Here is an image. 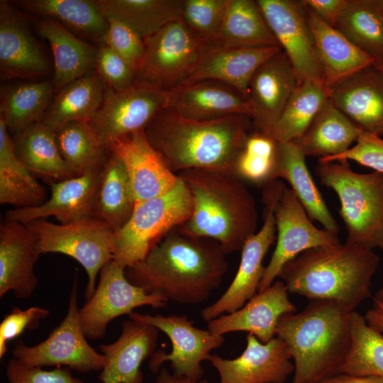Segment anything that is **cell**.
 Here are the masks:
<instances>
[{
    "label": "cell",
    "instance_id": "9a60e30c",
    "mask_svg": "<svg viewBox=\"0 0 383 383\" xmlns=\"http://www.w3.org/2000/svg\"><path fill=\"white\" fill-rule=\"evenodd\" d=\"M167 101V90L145 82L136 80L120 91L106 87L101 105L89 124L107 146L115 139L145 129L166 108Z\"/></svg>",
    "mask_w": 383,
    "mask_h": 383
},
{
    "label": "cell",
    "instance_id": "f907efd6",
    "mask_svg": "<svg viewBox=\"0 0 383 383\" xmlns=\"http://www.w3.org/2000/svg\"><path fill=\"white\" fill-rule=\"evenodd\" d=\"M342 160L355 161L373 169L374 171L383 172V138L361 131L355 145L349 150L331 158L318 160V162L325 163Z\"/></svg>",
    "mask_w": 383,
    "mask_h": 383
},
{
    "label": "cell",
    "instance_id": "7dc6e473",
    "mask_svg": "<svg viewBox=\"0 0 383 383\" xmlns=\"http://www.w3.org/2000/svg\"><path fill=\"white\" fill-rule=\"evenodd\" d=\"M94 68L105 86L116 91L126 89L136 81L135 72L104 45L97 48Z\"/></svg>",
    "mask_w": 383,
    "mask_h": 383
},
{
    "label": "cell",
    "instance_id": "6da1fadb",
    "mask_svg": "<svg viewBox=\"0 0 383 383\" xmlns=\"http://www.w3.org/2000/svg\"><path fill=\"white\" fill-rule=\"evenodd\" d=\"M226 255L216 241L176 228L125 273L130 282L148 293L159 294L167 301L196 305L221 284L228 268Z\"/></svg>",
    "mask_w": 383,
    "mask_h": 383
},
{
    "label": "cell",
    "instance_id": "8d00e7d4",
    "mask_svg": "<svg viewBox=\"0 0 383 383\" xmlns=\"http://www.w3.org/2000/svg\"><path fill=\"white\" fill-rule=\"evenodd\" d=\"M103 15L133 28L145 40L181 16L182 0H96Z\"/></svg>",
    "mask_w": 383,
    "mask_h": 383
},
{
    "label": "cell",
    "instance_id": "e0dca14e",
    "mask_svg": "<svg viewBox=\"0 0 383 383\" xmlns=\"http://www.w3.org/2000/svg\"><path fill=\"white\" fill-rule=\"evenodd\" d=\"M299 84L296 72L282 50L259 67L250 81L247 94L253 131L271 135Z\"/></svg>",
    "mask_w": 383,
    "mask_h": 383
},
{
    "label": "cell",
    "instance_id": "836d02e7",
    "mask_svg": "<svg viewBox=\"0 0 383 383\" xmlns=\"http://www.w3.org/2000/svg\"><path fill=\"white\" fill-rule=\"evenodd\" d=\"M209 44L223 48H280L257 1L252 0H228L221 28Z\"/></svg>",
    "mask_w": 383,
    "mask_h": 383
},
{
    "label": "cell",
    "instance_id": "db71d44e",
    "mask_svg": "<svg viewBox=\"0 0 383 383\" xmlns=\"http://www.w3.org/2000/svg\"><path fill=\"white\" fill-rule=\"evenodd\" d=\"M155 383H209L204 379L194 380L190 378L170 373L166 368H161L157 374Z\"/></svg>",
    "mask_w": 383,
    "mask_h": 383
},
{
    "label": "cell",
    "instance_id": "44dd1931",
    "mask_svg": "<svg viewBox=\"0 0 383 383\" xmlns=\"http://www.w3.org/2000/svg\"><path fill=\"white\" fill-rule=\"evenodd\" d=\"M159 330L133 319L124 320L118 339L99 349L105 363L98 378L101 383H142L140 366L155 352Z\"/></svg>",
    "mask_w": 383,
    "mask_h": 383
},
{
    "label": "cell",
    "instance_id": "1f68e13d",
    "mask_svg": "<svg viewBox=\"0 0 383 383\" xmlns=\"http://www.w3.org/2000/svg\"><path fill=\"white\" fill-rule=\"evenodd\" d=\"M105 87L96 72L73 80L58 90L41 121L55 132L70 122L89 123L101 105Z\"/></svg>",
    "mask_w": 383,
    "mask_h": 383
},
{
    "label": "cell",
    "instance_id": "2e32d148",
    "mask_svg": "<svg viewBox=\"0 0 383 383\" xmlns=\"http://www.w3.org/2000/svg\"><path fill=\"white\" fill-rule=\"evenodd\" d=\"M257 2L279 45L292 62L299 82L311 80L323 84L322 67L301 1Z\"/></svg>",
    "mask_w": 383,
    "mask_h": 383
},
{
    "label": "cell",
    "instance_id": "4dcf8cb0",
    "mask_svg": "<svg viewBox=\"0 0 383 383\" xmlns=\"http://www.w3.org/2000/svg\"><path fill=\"white\" fill-rule=\"evenodd\" d=\"M15 152L30 173L50 182L76 177L60 152L55 132L42 121L16 135Z\"/></svg>",
    "mask_w": 383,
    "mask_h": 383
},
{
    "label": "cell",
    "instance_id": "680465c9",
    "mask_svg": "<svg viewBox=\"0 0 383 383\" xmlns=\"http://www.w3.org/2000/svg\"><path fill=\"white\" fill-rule=\"evenodd\" d=\"M379 1L380 11H381L382 16H383V0H379Z\"/></svg>",
    "mask_w": 383,
    "mask_h": 383
},
{
    "label": "cell",
    "instance_id": "c3c4849f",
    "mask_svg": "<svg viewBox=\"0 0 383 383\" xmlns=\"http://www.w3.org/2000/svg\"><path fill=\"white\" fill-rule=\"evenodd\" d=\"M50 311L40 306H31L22 310L13 306L0 323V358L7 351V343L21 335L26 331L38 328L42 319L46 318Z\"/></svg>",
    "mask_w": 383,
    "mask_h": 383
},
{
    "label": "cell",
    "instance_id": "3957f363",
    "mask_svg": "<svg viewBox=\"0 0 383 383\" xmlns=\"http://www.w3.org/2000/svg\"><path fill=\"white\" fill-rule=\"evenodd\" d=\"M379 265L373 250L345 242L304 251L285 264L278 277L289 293L333 301L352 312L371 296Z\"/></svg>",
    "mask_w": 383,
    "mask_h": 383
},
{
    "label": "cell",
    "instance_id": "ffe728a7",
    "mask_svg": "<svg viewBox=\"0 0 383 383\" xmlns=\"http://www.w3.org/2000/svg\"><path fill=\"white\" fill-rule=\"evenodd\" d=\"M288 294L282 281L274 282L264 291L258 292L238 310L209 321L207 329L221 335L245 331L266 343L274 338L279 318L296 311Z\"/></svg>",
    "mask_w": 383,
    "mask_h": 383
},
{
    "label": "cell",
    "instance_id": "f546056e",
    "mask_svg": "<svg viewBox=\"0 0 383 383\" xmlns=\"http://www.w3.org/2000/svg\"><path fill=\"white\" fill-rule=\"evenodd\" d=\"M361 131L328 99L304 134L293 143L306 157L326 160L349 150Z\"/></svg>",
    "mask_w": 383,
    "mask_h": 383
},
{
    "label": "cell",
    "instance_id": "b9f144b4",
    "mask_svg": "<svg viewBox=\"0 0 383 383\" xmlns=\"http://www.w3.org/2000/svg\"><path fill=\"white\" fill-rule=\"evenodd\" d=\"M15 3L30 12L52 18L101 40L108 28V21L95 1L23 0Z\"/></svg>",
    "mask_w": 383,
    "mask_h": 383
},
{
    "label": "cell",
    "instance_id": "30bf717a",
    "mask_svg": "<svg viewBox=\"0 0 383 383\" xmlns=\"http://www.w3.org/2000/svg\"><path fill=\"white\" fill-rule=\"evenodd\" d=\"M145 52L136 80L170 90L193 73L208 43L193 33L181 17L144 40Z\"/></svg>",
    "mask_w": 383,
    "mask_h": 383
},
{
    "label": "cell",
    "instance_id": "11a10c76",
    "mask_svg": "<svg viewBox=\"0 0 383 383\" xmlns=\"http://www.w3.org/2000/svg\"><path fill=\"white\" fill-rule=\"evenodd\" d=\"M365 318L368 325L382 333H383V311L381 309L372 308L368 310Z\"/></svg>",
    "mask_w": 383,
    "mask_h": 383
},
{
    "label": "cell",
    "instance_id": "603a6c76",
    "mask_svg": "<svg viewBox=\"0 0 383 383\" xmlns=\"http://www.w3.org/2000/svg\"><path fill=\"white\" fill-rule=\"evenodd\" d=\"M40 253L35 234L20 222L0 226V297L12 291L18 299L30 297L38 284L34 266Z\"/></svg>",
    "mask_w": 383,
    "mask_h": 383
},
{
    "label": "cell",
    "instance_id": "ba28073f",
    "mask_svg": "<svg viewBox=\"0 0 383 383\" xmlns=\"http://www.w3.org/2000/svg\"><path fill=\"white\" fill-rule=\"evenodd\" d=\"M24 224L35 234L40 255L64 254L84 268L87 274L84 296L88 301L96 289L99 272L113 257L111 228L94 216L65 224H55L45 218Z\"/></svg>",
    "mask_w": 383,
    "mask_h": 383
},
{
    "label": "cell",
    "instance_id": "f6af8a7d",
    "mask_svg": "<svg viewBox=\"0 0 383 383\" xmlns=\"http://www.w3.org/2000/svg\"><path fill=\"white\" fill-rule=\"evenodd\" d=\"M228 0H182L181 18L201 39L209 43L218 34Z\"/></svg>",
    "mask_w": 383,
    "mask_h": 383
},
{
    "label": "cell",
    "instance_id": "f5cc1de1",
    "mask_svg": "<svg viewBox=\"0 0 383 383\" xmlns=\"http://www.w3.org/2000/svg\"><path fill=\"white\" fill-rule=\"evenodd\" d=\"M318 383H383V377L340 373L326 378Z\"/></svg>",
    "mask_w": 383,
    "mask_h": 383
},
{
    "label": "cell",
    "instance_id": "bcb514c9",
    "mask_svg": "<svg viewBox=\"0 0 383 383\" xmlns=\"http://www.w3.org/2000/svg\"><path fill=\"white\" fill-rule=\"evenodd\" d=\"M108 28L103 37V45L121 57L136 73L139 71L145 52L143 38L125 23L107 18Z\"/></svg>",
    "mask_w": 383,
    "mask_h": 383
},
{
    "label": "cell",
    "instance_id": "f35d334b",
    "mask_svg": "<svg viewBox=\"0 0 383 383\" xmlns=\"http://www.w3.org/2000/svg\"><path fill=\"white\" fill-rule=\"evenodd\" d=\"M54 90L52 82L16 84L1 89L0 116L9 131L17 135L40 121Z\"/></svg>",
    "mask_w": 383,
    "mask_h": 383
},
{
    "label": "cell",
    "instance_id": "5b68a950",
    "mask_svg": "<svg viewBox=\"0 0 383 383\" xmlns=\"http://www.w3.org/2000/svg\"><path fill=\"white\" fill-rule=\"evenodd\" d=\"M350 313L333 301L311 300L301 312L279 318L276 335L294 360L292 383H318L338 374L350 344Z\"/></svg>",
    "mask_w": 383,
    "mask_h": 383
},
{
    "label": "cell",
    "instance_id": "681fc988",
    "mask_svg": "<svg viewBox=\"0 0 383 383\" xmlns=\"http://www.w3.org/2000/svg\"><path fill=\"white\" fill-rule=\"evenodd\" d=\"M6 377L8 383H85L74 377L68 367L46 370L26 365L13 357L7 362Z\"/></svg>",
    "mask_w": 383,
    "mask_h": 383
},
{
    "label": "cell",
    "instance_id": "74e56055",
    "mask_svg": "<svg viewBox=\"0 0 383 383\" xmlns=\"http://www.w3.org/2000/svg\"><path fill=\"white\" fill-rule=\"evenodd\" d=\"M333 27L377 63H383V16L379 0H348Z\"/></svg>",
    "mask_w": 383,
    "mask_h": 383
},
{
    "label": "cell",
    "instance_id": "7bdbcfd3",
    "mask_svg": "<svg viewBox=\"0 0 383 383\" xmlns=\"http://www.w3.org/2000/svg\"><path fill=\"white\" fill-rule=\"evenodd\" d=\"M340 373L383 377V335L355 311L350 315V344Z\"/></svg>",
    "mask_w": 383,
    "mask_h": 383
},
{
    "label": "cell",
    "instance_id": "ac0fdd59",
    "mask_svg": "<svg viewBox=\"0 0 383 383\" xmlns=\"http://www.w3.org/2000/svg\"><path fill=\"white\" fill-rule=\"evenodd\" d=\"M292 360L280 338L263 343L250 333L246 336L245 349L236 358L216 354L209 358L219 374V383H284L294 371Z\"/></svg>",
    "mask_w": 383,
    "mask_h": 383
},
{
    "label": "cell",
    "instance_id": "5bb4252c",
    "mask_svg": "<svg viewBox=\"0 0 383 383\" xmlns=\"http://www.w3.org/2000/svg\"><path fill=\"white\" fill-rule=\"evenodd\" d=\"M277 244L259 285L268 288L289 260L309 249L338 244V236L319 229L311 222L292 190L283 183L274 209Z\"/></svg>",
    "mask_w": 383,
    "mask_h": 383
},
{
    "label": "cell",
    "instance_id": "ab89813d",
    "mask_svg": "<svg viewBox=\"0 0 383 383\" xmlns=\"http://www.w3.org/2000/svg\"><path fill=\"white\" fill-rule=\"evenodd\" d=\"M60 152L75 176L100 171L110 150L87 122H70L55 132Z\"/></svg>",
    "mask_w": 383,
    "mask_h": 383
},
{
    "label": "cell",
    "instance_id": "816d5d0a",
    "mask_svg": "<svg viewBox=\"0 0 383 383\" xmlns=\"http://www.w3.org/2000/svg\"><path fill=\"white\" fill-rule=\"evenodd\" d=\"M348 0H301L306 9L313 12L326 23L333 26Z\"/></svg>",
    "mask_w": 383,
    "mask_h": 383
},
{
    "label": "cell",
    "instance_id": "9c48e42d",
    "mask_svg": "<svg viewBox=\"0 0 383 383\" xmlns=\"http://www.w3.org/2000/svg\"><path fill=\"white\" fill-rule=\"evenodd\" d=\"M77 277L70 294L68 309L60 324L41 343L28 346L17 341L12 357L32 367L65 366L79 372L101 371L105 357L87 342L80 322Z\"/></svg>",
    "mask_w": 383,
    "mask_h": 383
},
{
    "label": "cell",
    "instance_id": "4316f807",
    "mask_svg": "<svg viewBox=\"0 0 383 383\" xmlns=\"http://www.w3.org/2000/svg\"><path fill=\"white\" fill-rule=\"evenodd\" d=\"M277 46L223 48L208 43L197 67L184 82L214 80L238 90L246 99L250 81L259 67L281 51Z\"/></svg>",
    "mask_w": 383,
    "mask_h": 383
},
{
    "label": "cell",
    "instance_id": "8992f818",
    "mask_svg": "<svg viewBox=\"0 0 383 383\" xmlns=\"http://www.w3.org/2000/svg\"><path fill=\"white\" fill-rule=\"evenodd\" d=\"M315 171L339 199L345 243L383 250V172L357 173L345 160L318 162Z\"/></svg>",
    "mask_w": 383,
    "mask_h": 383
},
{
    "label": "cell",
    "instance_id": "83f0119b",
    "mask_svg": "<svg viewBox=\"0 0 383 383\" xmlns=\"http://www.w3.org/2000/svg\"><path fill=\"white\" fill-rule=\"evenodd\" d=\"M305 9L322 67L323 84L328 89L377 63L375 59L353 45L333 26Z\"/></svg>",
    "mask_w": 383,
    "mask_h": 383
},
{
    "label": "cell",
    "instance_id": "7402d4cb",
    "mask_svg": "<svg viewBox=\"0 0 383 383\" xmlns=\"http://www.w3.org/2000/svg\"><path fill=\"white\" fill-rule=\"evenodd\" d=\"M165 109L195 120L251 115L247 99L238 90L214 80L187 82L168 90Z\"/></svg>",
    "mask_w": 383,
    "mask_h": 383
},
{
    "label": "cell",
    "instance_id": "e575fe53",
    "mask_svg": "<svg viewBox=\"0 0 383 383\" xmlns=\"http://www.w3.org/2000/svg\"><path fill=\"white\" fill-rule=\"evenodd\" d=\"M135 201L125 166L110 152L101 170L94 205V216L116 232L129 220Z\"/></svg>",
    "mask_w": 383,
    "mask_h": 383
},
{
    "label": "cell",
    "instance_id": "4fadbf2b",
    "mask_svg": "<svg viewBox=\"0 0 383 383\" xmlns=\"http://www.w3.org/2000/svg\"><path fill=\"white\" fill-rule=\"evenodd\" d=\"M128 317L154 326L171 341L170 353L159 350L151 356L149 368L155 373L158 372L162 363L168 361L173 374L194 380L201 379L204 375L201 362L209 360L211 352L221 347L225 340L223 335L194 326V322L184 315L162 316L132 312Z\"/></svg>",
    "mask_w": 383,
    "mask_h": 383
},
{
    "label": "cell",
    "instance_id": "ee69618b",
    "mask_svg": "<svg viewBox=\"0 0 383 383\" xmlns=\"http://www.w3.org/2000/svg\"><path fill=\"white\" fill-rule=\"evenodd\" d=\"M277 142L270 135L252 131L235 165V175L265 187L275 181Z\"/></svg>",
    "mask_w": 383,
    "mask_h": 383
},
{
    "label": "cell",
    "instance_id": "cb8c5ba5",
    "mask_svg": "<svg viewBox=\"0 0 383 383\" xmlns=\"http://www.w3.org/2000/svg\"><path fill=\"white\" fill-rule=\"evenodd\" d=\"M101 170L50 184V196L43 204L9 210L6 220L26 223L55 216L60 223L65 224L94 216Z\"/></svg>",
    "mask_w": 383,
    "mask_h": 383
},
{
    "label": "cell",
    "instance_id": "d6986e66",
    "mask_svg": "<svg viewBox=\"0 0 383 383\" xmlns=\"http://www.w3.org/2000/svg\"><path fill=\"white\" fill-rule=\"evenodd\" d=\"M107 147L123 163L135 203L167 193L179 181L151 145L144 129L115 139Z\"/></svg>",
    "mask_w": 383,
    "mask_h": 383
},
{
    "label": "cell",
    "instance_id": "52a82bcc",
    "mask_svg": "<svg viewBox=\"0 0 383 383\" xmlns=\"http://www.w3.org/2000/svg\"><path fill=\"white\" fill-rule=\"evenodd\" d=\"M190 193L179 178L164 194L135 203L128 222L113 234V260L125 267L141 261L170 231L189 218Z\"/></svg>",
    "mask_w": 383,
    "mask_h": 383
},
{
    "label": "cell",
    "instance_id": "8fae6325",
    "mask_svg": "<svg viewBox=\"0 0 383 383\" xmlns=\"http://www.w3.org/2000/svg\"><path fill=\"white\" fill-rule=\"evenodd\" d=\"M282 184L283 182L277 179L265 187L262 226L243 245L238 271L226 292L214 303L201 311V318L207 323L238 310L258 292L265 267L262 261L275 240L274 209Z\"/></svg>",
    "mask_w": 383,
    "mask_h": 383
},
{
    "label": "cell",
    "instance_id": "277c9868",
    "mask_svg": "<svg viewBox=\"0 0 383 383\" xmlns=\"http://www.w3.org/2000/svg\"><path fill=\"white\" fill-rule=\"evenodd\" d=\"M192 201V213L177 229L219 244L227 255L240 251L257 231L255 199L235 175L206 170H187L177 174Z\"/></svg>",
    "mask_w": 383,
    "mask_h": 383
},
{
    "label": "cell",
    "instance_id": "7c38bea8",
    "mask_svg": "<svg viewBox=\"0 0 383 383\" xmlns=\"http://www.w3.org/2000/svg\"><path fill=\"white\" fill-rule=\"evenodd\" d=\"M126 268L113 260L100 271L99 282L92 296L79 309L81 326L86 338H102L108 324L120 316L129 315L143 306L165 307L167 301L157 293H148L128 281Z\"/></svg>",
    "mask_w": 383,
    "mask_h": 383
},
{
    "label": "cell",
    "instance_id": "60d3db41",
    "mask_svg": "<svg viewBox=\"0 0 383 383\" xmlns=\"http://www.w3.org/2000/svg\"><path fill=\"white\" fill-rule=\"evenodd\" d=\"M328 99L329 90L323 83L301 82L274 126L271 136L279 143L299 138Z\"/></svg>",
    "mask_w": 383,
    "mask_h": 383
},
{
    "label": "cell",
    "instance_id": "f1b7e54d",
    "mask_svg": "<svg viewBox=\"0 0 383 383\" xmlns=\"http://www.w3.org/2000/svg\"><path fill=\"white\" fill-rule=\"evenodd\" d=\"M305 158L294 143L277 142L274 179H285L309 218L338 236L339 226L315 184Z\"/></svg>",
    "mask_w": 383,
    "mask_h": 383
},
{
    "label": "cell",
    "instance_id": "484cf974",
    "mask_svg": "<svg viewBox=\"0 0 383 383\" xmlns=\"http://www.w3.org/2000/svg\"><path fill=\"white\" fill-rule=\"evenodd\" d=\"M0 70L7 77H38L49 65L18 13L6 1L0 3Z\"/></svg>",
    "mask_w": 383,
    "mask_h": 383
},
{
    "label": "cell",
    "instance_id": "d4e9b609",
    "mask_svg": "<svg viewBox=\"0 0 383 383\" xmlns=\"http://www.w3.org/2000/svg\"><path fill=\"white\" fill-rule=\"evenodd\" d=\"M328 90L333 104L361 131L383 135V72L374 65Z\"/></svg>",
    "mask_w": 383,
    "mask_h": 383
},
{
    "label": "cell",
    "instance_id": "9f6ffc18",
    "mask_svg": "<svg viewBox=\"0 0 383 383\" xmlns=\"http://www.w3.org/2000/svg\"><path fill=\"white\" fill-rule=\"evenodd\" d=\"M372 301L373 308L381 309L383 311V287L375 293Z\"/></svg>",
    "mask_w": 383,
    "mask_h": 383
},
{
    "label": "cell",
    "instance_id": "7a4b0ae2",
    "mask_svg": "<svg viewBox=\"0 0 383 383\" xmlns=\"http://www.w3.org/2000/svg\"><path fill=\"white\" fill-rule=\"evenodd\" d=\"M251 129V119L246 115L195 120L165 109L144 131L176 174L198 169L235 175L236 162Z\"/></svg>",
    "mask_w": 383,
    "mask_h": 383
},
{
    "label": "cell",
    "instance_id": "d590c367",
    "mask_svg": "<svg viewBox=\"0 0 383 383\" xmlns=\"http://www.w3.org/2000/svg\"><path fill=\"white\" fill-rule=\"evenodd\" d=\"M46 200L45 189L18 157L0 116V204L30 208Z\"/></svg>",
    "mask_w": 383,
    "mask_h": 383
},
{
    "label": "cell",
    "instance_id": "d6a6232c",
    "mask_svg": "<svg viewBox=\"0 0 383 383\" xmlns=\"http://www.w3.org/2000/svg\"><path fill=\"white\" fill-rule=\"evenodd\" d=\"M38 30L49 43L52 52L55 89H60L94 67L97 49L77 38L60 22L45 17Z\"/></svg>",
    "mask_w": 383,
    "mask_h": 383
},
{
    "label": "cell",
    "instance_id": "6f0895ef",
    "mask_svg": "<svg viewBox=\"0 0 383 383\" xmlns=\"http://www.w3.org/2000/svg\"><path fill=\"white\" fill-rule=\"evenodd\" d=\"M374 65L383 72V63H376Z\"/></svg>",
    "mask_w": 383,
    "mask_h": 383
}]
</instances>
